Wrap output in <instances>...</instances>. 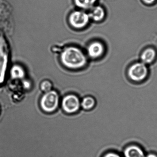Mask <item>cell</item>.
<instances>
[{"instance_id":"cell-1","label":"cell","mask_w":157,"mask_h":157,"mask_svg":"<svg viewBox=\"0 0 157 157\" xmlns=\"http://www.w3.org/2000/svg\"><path fill=\"white\" fill-rule=\"evenodd\" d=\"M60 59L66 67L72 69L83 67L87 63V58L84 53L75 47L66 48L61 53Z\"/></svg>"},{"instance_id":"cell-2","label":"cell","mask_w":157,"mask_h":157,"mask_svg":"<svg viewBox=\"0 0 157 157\" xmlns=\"http://www.w3.org/2000/svg\"><path fill=\"white\" fill-rule=\"evenodd\" d=\"M60 102V98L57 92L51 90L45 93L39 102L40 108L44 113L52 114L58 109Z\"/></svg>"},{"instance_id":"cell-3","label":"cell","mask_w":157,"mask_h":157,"mask_svg":"<svg viewBox=\"0 0 157 157\" xmlns=\"http://www.w3.org/2000/svg\"><path fill=\"white\" fill-rule=\"evenodd\" d=\"M60 104L62 111L67 114L72 115L77 113L81 108L80 100L75 94L65 95L62 98Z\"/></svg>"},{"instance_id":"cell-4","label":"cell","mask_w":157,"mask_h":157,"mask_svg":"<svg viewBox=\"0 0 157 157\" xmlns=\"http://www.w3.org/2000/svg\"><path fill=\"white\" fill-rule=\"evenodd\" d=\"M90 17L89 14L82 11H75L70 15L69 22L73 28L82 29L89 23Z\"/></svg>"},{"instance_id":"cell-5","label":"cell","mask_w":157,"mask_h":157,"mask_svg":"<svg viewBox=\"0 0 157 157\" xmlns=\"http://www.w3.org/2000/svg\"><path fill=\"white\" fill-rule=\"evenodd\" d=\"M148 69L143 62H138L131 66L128 70L129 78L136 82L141 81L147 77Z\"/></svg>"},{"instance_id":"cell-6","label":"cell","mask_w":157,"mask_h":157,"mask_svg":"<svg viewBox=\"0 0 157 157\" xmlns=\"http://www.w3.org/2000/svg\"><path fill=\"white\" fill-rule=\"evenodd\" d=\"M143 147L136 143H130L125 146L122 154L123 157H146Z\"/></svg>"},{"instance_id":"cell-7","label":"cell","mask_w":157,"mask_h":157,"mask_svg":"<svg viewBox=\"0 0 157 157\" xmlns=\"http://www.w3.org/2000/svg\"><path fill=\"white\" fill-rule=\"evenodd\" d=\"M88 54L92 58H97L102 55L104 52V47L99 42H94L90 44L88 48Z\"/></svg>"},{"instance_id":"cell-8","label":"cell","mask_w":157,"mask_h":157,"mask_svg":"<svg viewBox=\"0 0 157 157\" xmlns=\"http://www.w3.org/2000/svg\"><path fill=\"white\" fill-rule=\"evenodd\" d=\"M96 105V100L92 96H86L81 101V107L83 110L87 112L94 109Z\"/></svg>"},{"instance_id":"cell-9","label":"cell","mask_w":157,"mask_h":157,"mask_svg":"<svg viewBox=\"0 0 157 157\" xmlns=\"http://www.w3.org/2000/svg\"><path fill=\"white\" fill-rule=\"evenodd\" d=\"M156 56V52L153 48H148L144 50L141 56V59L144 64L151 63Z\"/></svg>"},{"instance_id":"cell-10","label":"cell","mask_w":157,"mask_h":157,"mask_svg":"<svg viewBox=\"0 0 157 157\" xmlns=\"http://www.w3.org/2000/svg\"><path fill=\"white\" fill-rule=\"evenodd\" d=\"M89 14L90 18L95 21H100L104 18L105 12L104 10L100 6L94 7L91 12Z\"/></svg>"},{"instance_id":"cell-11","label":"cell","mask_w":157,"mask_h":157,"mask_svg":"<svg viewBox=\"0 0 157 157\" xmlns=\"http://www.w3.org/2000/svg\"><path fill=\"white\" fill-rule=\"evenodd\" d=\"M10 74L13 79H21L23 78L25 76V71L22 67L15 65L12 67Z\"/></svg>"},{"instance_id":"cell-12","label":"cell","mask_w":157,"mask_h":157,"mask_svg":"<svg viewBox=\"0 0 157 157\" xmlns=\"http://www.w3.org/2000/svg\"><path fill=\"white\" fill-rule=\"evenodd\" d=\"M97 0H74L75 5L82 9H90L94 5Z\"/></svg>"},{"instance_id":"cell-13","label":"cell","mask_w":157,"mask_h":157,"mask_svg":"<svg viewBox=\"0 0 157 157\" xmlns=\"http://www.w3.org/2000/svg\"><path fill=\"white\" fill-rule=\"evenodd\" d=\"M40 89L44 93L48 92L52 90V83L48 80L44 81L40 85Z\"/></svg>"},{"instance_id":"cell-14","label":"cell","mask_w":157,"mask_h":157,"mask_svg":"<svg viewBox=\"0 0 157 157\" xmlns=\"http://www.w3.org/2000/svg\"><path fill=\"white\" fill-rule=\"evenodd\" d=\"M101 157H123L120 152L113 150H110L103 153Z\"/></svg>"},{"instance_id":"cell-15","label":"cell","mask_w":157,"mask_h":157,"mask_svg":"<svg viewBox=\"0 0 157 157\" xmlns=\"http://www.w3.org/2000/svg\"><path fill=\"white\" fill-rule=\"evenodd\" d=\"M146 157H157V152L150 151L146 153Z\"/></svg>"},{"instance_id":"cell-16","label":"cell","mask_w":157,"mask_h":157,"mask_svg":"<svg viewBox=\"0 0 157 157\" xmlns=\"http://www.w3.org/2000/svg\"><path fill=\"white\" fill-rule=\"evenodd\" d=\"M23 84L24 87L25 89H29L31 87V83L28 81H24Z\"/></svg>"},{"instance_id":"cell-17","label":"cell","mask_w":157,"mask_h":157,"mask_svg":"<svg viewBox=\"0 0 157 157\" xmlns=\"http://www.w3.org/2000/svg\"><path fill=\"white\" fill-rule=\"evenodd\" d=\"M143 2L147 4H152L156 1V0H142Z\"/></svg>"},{"instance_id":"cell-18","label":"cell","mask_w":157,"mask_h":157,"mask_svg":"<svg viewBox=\"0 0 157 157\" xmlns=\"http://www.w3.org/2000/svg\"><path fill=\"white\" fill-rule=\"evenodd\" d=\"M0 111H1V110H0Z\"/></svg>"}]
</instances>
